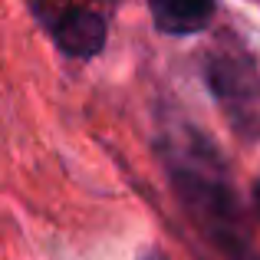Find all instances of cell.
<instances>
[{
	"mask_svg": "<svg viewBox=\"0 0 260 260\" xmlns=\"http://www.w3.org/2000/svg\"><path fill=\"white\" fill-rule=\"evenodd\" d=\"M178 194L181 201L191 208V214L204 224L211 237L217 241V247L224 250L231 260H260V254L250 247V241L244 237V231L234 221V208H231V198L224 194L217 184L204 181L198 175H175Z\"/></svg>",
	"mask_w": 260,
	"mask_h": 260,
	"instance_id": "obj_1",
	"label": "cell"
},
{
	"mask_svg": "<svg viewBox=\"0 0 260 260\" xmlns=\"http://www.w3.org/2000/svg\"><path fill=\"white\" fill-rule=\"evenodd\" d=\"M208 83L228 119L244 135H260V79L244 56H217L208 66Z\"/></svg>",
	"mask_w": 260,
	"mask_h": 260,
	"instance_id": "obj_2",
	"label": "cell"
},
{
	"mask_svg": "<svg viewBox=\"0 0 260 260\" xmlns=\"http://www.w3.org/2000/svg\"><path fill=\"white\" fill-rule=\"evenodd\" d=\"M37 10L50 23L53 40L66 56H95L106 46V20L86 7H70L66 0H37Z\"/></svg>",
	"mask_w": 260,
	"mask_h": 260,
	"instance_id": "obj_3",
	"label": "cell"
},
{
	"mask_svg": "<svg viewBox=\"0 0 260 260\" xmlns=\"http://www.w3.org/2000/svg\"><path fill=\"white\" fill-rule=\"evenodd\" d=\"M214 0H152V17L165 33H198L208 26Z\"/></svg>",
	"mask_w": 260,
	"mask_h": 260,
	"instance_id": "obj_4",
	"label": "cell"
},
{
	"mask_svg": "<svg viewBox=\"0 0 260 260\" xmlns=\"http://www.w3.org/2000/svg\"><path fill=\"white\" fill-rule=\"evenodd\" d=\"M148 260H168V257H165V254H152Z\"/></svg>",
	"mask_w": 260,
	"mask_h": 260,
	"instance_id": "obj_5",
	"label": "cell"
}]
</instances>
